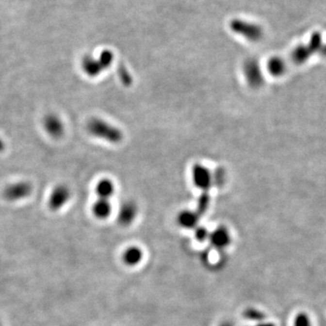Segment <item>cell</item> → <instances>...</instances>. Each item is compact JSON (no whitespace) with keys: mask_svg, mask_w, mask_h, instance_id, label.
<instances>
[{"mask_svg":"<svg viewBox=\"0 0 326 326\" xmlns=\"http://www.w3.org/2000/svg\"><path fill=\"white\" fill-rule=\"evenodd\" d=\"M87 130L91 135L114 144L121 143L123 139L121 130L100 118H92L87 122Z\"/></svg>","mask_w":326,"mask_h":326,"instance_id":"1","label":"cell"},{"mask_svg":"<svg viewBox=\"0 0 326 326\" xmlns=\"http://www.w3.org/2000/svg\"><path fill=\"white\" fill-rule=\"evenodd\" d=\"M229 28L233 33L250 42H258L264 36V30L262 27L250 21L240 18L232 19L229 23Z\"/></svg>","mask_w":326,"mask_h":326,"instance_id":"2","label":"cell"},{"mask_svg":"<svg viewBox=\"0 0 326 326\" xmlns=\"http://www.w3.org/2000/svg\"><path fill=\"white\" fill-rule=\"evenodd\" d=\"M322 44V34L320 33H314L307 45H301L293 50L292 54L293 60L299 65L305 63L312 54L319 52L320 49L323 48Z\"/></svg>","mask_w":326,"mask_h":326,"instance_id":"3","label":"cell"},{"mask_svg":"<svg viewBox=\"0 0 326 326\" xmlns=\"http://www.w3.org/2000/svg\"><path fill=\"white\" fill-rule=\"evenodd\" d=\"M243 75L245 82L252 89L261 88L265 82V77L257 59L249 58L243 65Z\"/></svg>","mask_w":326,"mask_h":326,"instance_id":"4","label":"cell"},{"mask_svg":"<svg viewBox=\"0 0 326 326\" xmlns=\"http://www.w3.org/2000/svg\"><path fill=\"white\" fill-rule=\"evenodd\" d=\"M33 192V186L28 181H18L10 184L3 191V197L7 201L14 202L29 197Z\"/></svg>","mask_w":326,"mask_h":326,"instance_id":"5","label":"cell"},{"mask_svg":"<svg viewBox=\"0 0 326 326\" xmlns=\"http://www.w3.org/2000/svg\"><path fill=\"white\" fill-rule=\"evenodd\" d=\"M191 178L194 185L202 191H208L213 185L212 172L203 164L196 163L193 165Z\"/></svg>","mask_w":326,"mask_h":326,"instance_id":"6","label":"cell"},{"mask_svg":"<svg viewBox=\"0 0 326 326\" xmlns=\"http://www.w3.org/2000/svg\"><path fill=\"white\" fill-rule=\"evenodd\" d=\"M71 198V190L65 184L54 187L48 198V207L52 211H58L67 204Z\"/></svg>","mask_w":326,"mask_h":326,"instance_id":"7","label":"cell"},{"mask_svg":"<svg viewBox=\"0 0 326 326\" xmlns=\"http://www.w3.org/2000/svg\"><path fill=\"white\" fill-rule=\"evenodd\" d=\"M209 240L211 246L218 251L226 249L232 242V238L229 230L225 226H219L216 229L211 232Z\"/></svg>","mask_w":326,"mask_h":326,"instance_id":"8","label":"cell"},{"mask_svg":"<svg viewBox=\"0 0 326 326\" xmlns=\"http://www.w3.org/2000/svg\"><path fill=\"white\" fill-rule=\"evenodd\" d=\"M43 125L48 135L54 139H60L65 134V124L61 118L55 114H48L45 116Z\"/></svg>","mask_w":326,"mask_h":326,"instance_id":"9","label":"cell"},{"mask_svg":"<svg viewBox=\"0 0 326 326\" xmlns=\"http://www.w3.org/2000/svg\"><path fill=\"white\" fill-rule=\"evenodd\" d=\"M138 215V207L133 201H125L121 205L118 212V222L121 226L128 227L132 224Z\"/></svg>","mask_w":326,"mask_h":326,"instance_id":"10","label":"cell"},{"mask_svg":"<svg viewBox=\"0 0 326 326\" xmlns=\"http://www.w3.org/2000/svg\"><path fill=\"white\" fill-rule=\"evenodd\" d=\"M200 216L197 214L196 211H180L177 217L178 224L181 228L186 229H193L196 228L199 221Z\"/></svg>","mask_w":326,"mask_h":326,"instance_id":"11","label":"cell"},{"mask_svg":"<svg viewBox=\"0 0 326 326\" xmlns=\"http://www.w3.org/2000/svg\"><path fill=\"white\" fill-rule=\"evenodd\" d=\"M82 69L89 77H97L103 72L100 63L93 55L87 54L82 60Z\"/></svg>","mask_w":326,"mask_h":326,"instance_id":"12","label":"cell"},{"mask_svg":"<svg viewBox=\"0 0 326 326\" xmlns=\"http://www.w3.org/2000/svg\"><path fill=\"white\" fill-rule=\"evenodd\" d=\"M143 249L139 246L131 245L128 248H126L122 254V261L123 263L128 266H136L139 265L143 261Z\"/></svg>","mask_w":326,"mask_h":326,"instance_id":"13","label":"cell"},{"mask_svg":"<svg viewBox=\"0 0 326 326\" xmlns=\"http://www.w3.org/2000/svg\"><path fill=\"white\" fill-rule=\"evenodd\" d=\"M113 211V206L110 199L98 198L92 207V212L98 219H106L110 217Z\"/></svg>","mask_w":326,"mask_h":326,"instance_id":"14","label":"cell"},{"mask_svg":"<svg viewBox=\"0 0 326 326\" xmlns=\"http://www.w3.org/2000/svg\"><path fill=\"white\" fill-rule=\"evenodd\" d=\"M96 194L99 198L110 199L115 192V185L112 179L108 178H104L98 181L95 187Z\"/></svg>","mask_w":326,"mask_h":326,"instance_id":"15","label":"cell"},{"mask_svg":"<svg viewBox=\"0 0 326 326\" xmlns=\"http://www.w3.org/2000/svg\"><path fill=\"white\" fill-rule=\"evenodd\" d=\"M267 70L269 74L275 77L282 76L286 70L285 62L279 56L271 57L267 62Z\"/></svg>","mask_w":326,"mask_h":326,"instance_id":"16","label":"cell"},{"mask_svg":"<svg viewBox=\"0 0 326 326\" xmlns=\"http://www.w3.org/2000/svg\"><path fill=\"white\" fill-rule=\"evenodd\" d=\"M243 316L245 319L252 321V322H256V323L264 322L266 318L264 312H262L261 310H258L257 308H254V307L246 308L243 312Z\"/></svg>","mask_w":326,"mask_h":326,"instance_id":"17","label":"cell"},{"mask_svg":"<svg viewBox=\"0 0 326 326\" xmlns=\"http://www.w3.org/2000/svg\"><path fill=\"white\" fill-rule=\"evenodd\" d=\"M211 197L209 195L208 191H203L201 193V195L197 198V211H196V212L199 216H202L208 211L210 206H211Z\"/></svg>","mask_w":326,"mask_h":326,"instance_id":"18","label":"cell"},{"mask_svg":"<svg viewBox=\"0 0 326 326\" xmlns=\"http://www.w3.org/2000/svg\"><path fill=\"white\" fill-rule=\"evenodd\" d=\"M97 59H98V61L100 63L101 66L104 71V70H106V69H108L112 66L113 63L114 61V54L111 50L104 49L100 53Z\"/></svg>","mask_w":326,"mask_h":326,"instance_id":"19","label":"cell"},{"mask_svg":"<svg viewBox=\"0 0 326 326\" xmlns=\"http://www.w3.org/2000/svg\"><path fill=\"white\" fill-rule=\"evenodd\" d=\"M227 172L226 170L218 167L214 172H212V179H213V185H216L218 187H221L224 185L225 182L227 181Z\"/></svg>","mask_w":326,"mask_h":326,"instance_id":"20","label":"cell"},{"mask_svg":"<svg viewBox=\"0 0 326 326\" xmlns=\"http://www.w3.org/2000/svg\"><path fill=\"white\" fill-rule=\"evenodd\" d=\"M293 326H312V321L310 315L306 312H300L293 318Z\"/></svg>","mask_w":326,"mask_h":326,"instance_id":"21","label":"cell"},{"mask_svg":"<svg viewBox=\"0 0 326 326\" xmlns=\"http://www.w3.org/2000/svg\"><path fill=\"white\" fill-rule=\"evenodd\" d=\"M211 232L208 230L207 228L205 227H198L195 228V232H194V236L196 240L198 242L203 243L206 240H209V237H210Z\"/></svg>","mask_w":326,"mask_h":326,"instance_id":"22","label":"cell"},{"mask_svg":"<svg viewBox=\"0 0 326 326\" xmlns=\"http://www.w3.org/2000/svg\"><path fill=\"white\" fill-rule=\"evenodd\" d=\"M119 76H120V79L122 82V83L125 85H130L132 82L131 75H130L129 72L124 66H121L119 68Z\"/></svg>","mask_w":326,"mask_h":326,"instance_id":"23","label":"cell"},{"mask_svg":"<svg viewBox=\"0 0 326 326\" xmlns=\"http://www.w3.org/2000/svg\"><path fill=\"white\" fill-rule=\"evenodd\" d=\"M255 326H277L274 323H271V322H261V323H258L257 325Z\"/></svg>","mask_w":326,"mask_h":326,"instance_id":"24","label":"cell"},{"mask_svg":"<svg viewBox=\"0 0 326 326\" xmlns=\"http://www.w3.org/2000/svg\"><path fill=\"white\" fill-rule=\"evenodd\" d=\"M6 149V143L3 141V139L0 137V152H3Z\"/></svg>","mask_w":326,"mask_h":326,"instance_id":"25","label":"cell"},{"mask_svg":"<svg viewBox=\"0 0 326 326\" xmlns=\"http://www.w3.org/2000/svg\"><path fill=\"white\" fill-rule=\"evenodd\" d=\"M219 326H234V325H233L231 322H229V321H226V322L221 323V324L219 325Z\"/></svg>","mask_w":326,"mask_h":326,"instance_id":"26","label":"cell"},{"mask_svg":"<svg viewBox=\"0 0 326 326\" xmlns=\"http://www.w3.org/2000/svg\"><path fill=\"white\" fill-rule=\"evenodd\" d=\"M321 53H322L323 55L326 56V47H323V48H322V51H321Z\"/></svg>","mask_w":326,"mask_h":326,"instance_id":"27","label":"cell"},{"mask_svg":"<svg viewBox=\"0 0 326 326\" xmlns=\"http://www.w3.org/2000/svg\"><path fill=\"white\" fill-rule=\"evenodd\" d=\"M0 326H2V325H1V322H0Z\"/></svg>","mask_w":326,"mask_h":326,"instance_id":"28","label":"cell"}]
</instances>
